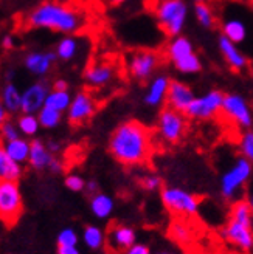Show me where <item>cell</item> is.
I'll list each match as a JSON object with an SVG mask.
<instances>
[{
    "label": "cell",
    "instance_id": "obj_1",
    "mask_svg": "<svg viewBox=\"0 0 253 254\" xmlns=\"http://www.w3.org/2000/svg\"><path fill=\"white\" fill-rule=\"evenodd\" d=\"M107 150L123 166H140L153 154V135L140 121L128 120L110 133Z\"/></svg>",
    "mask_w": 253,
    "mask_h": 254
},
{
    "label": "cell",
    "instance_id": "obj_2",
    "mask_svg": "<svg viewBox=\"0 0 253 254\" xmlns=\"http://www.w3.org/2000/svg\"><path fill=\"white\" fill-rule=\"evenodd\" d=\"M23 23L27 28L50 30L70 36L83 30L84 19L78 9L67 3L45 0L28 12Z\"/></svg>",
    "mask_w": 253,
    "mask_h": 254
},
{
    "label": "cell",
    "instance_id": "obj_3",
    "mask_svg": "<svg viewBox=\"0 0 253 254\" xmlns=\"http://www.w3.org/2000/svg\"><path fill=\"white\" fill-rule=\"evenodd\" d=\"M221 237L238 250H253V214L247 200L238 198L232 203L230 219L222 226Z\"/></svg>",
    "mask_w": 253,
    "mask_h": 254
},
{
    "label": "cell",
    "instance_id": "obj_4",
    "mask_svg": "<svg viewBox=\"0 0 253 254\" xmlns=\"http://www.w3.org/2000/svg\"><path fill=\"white\" fill-rule=\"evenodd\" d=\"M253 175V164L244 157H238L229 168H227L219 180V192L225 201H235L241 190L247 186Z\"/></svg>",
    "mask_w": 253,
    "mask_h": 254
},
{
    "label": "cell",
    "instance_id": "obj_5",
    "mask_svg": "<svg viewBox=\"0 0 253 254\" xmlns=\"http://www.w3.org/2000/svg\"><path fill=\"white\" fill-rule=\"evenodd\" d=\"M154 14L159 27L167 36H180L188 19V5L185 0H159Z\"/></svg>",
    "mask_w": 253,
    "mask_h": 254
},
{
    "label": "cell",
    "instance_id": "obj_6",
    "mask_svg": "<svg viewBox=\"0 0 253 254\" xmlns=\"http://www.w3.org/2000/svg\"><path fill=\"white\" fill-rule=\"evenodd\" d=\"M167 55L174 68L183 74H194L202 70V62L194 52V45L182 34L168 42Z\"/></svg>",
    "mask_w": 253,
    "mask_h": 254
},
{
    "label": "cell",
    "instance_id": "obj_7",
    "mask_svg": "<svg viewBox=\"0 0 253 254\" xmlns=\"http://www.w3.org/2000/svg\"><path fill=\"white\" fill-rule=\"evenodd\" d=\"M160 200L169 212L179 217H193L200 208L199 197L180 186H163L160 189Z\"/></svg>",
    "mask_w": 253,
    "mask_h": 254
},
{
    "label": "cell",
    "instance_id": "obj_8",
    "mask_svg": "<svg viewBox=\"0 0 253 254\" xmlns=\"http://www.w3.org/2000/svg\"><path fill=\"white\" fill-rule=\"evenodd\" d=\"M23 197L19 182L0 180V222L5 226H14L23 214Z\"/></svg>",
    "mask_w": 253,
    "mask_h": 254
},
{
    "label": "cell",
    "instance_id": "obj_9",
    "mask_svg": "<svg viewBox=\"0 0 253 254\" xmlns=\"http://www.w3.org/2000/svg\"><path fill=\"white\" fill-rule=\"evenodd\" d=\"M186 117L185 113L177 112L171 107L162 109L157 118L156 132L159 138L167 144H177L180 143L186 133Z\"/></svg>",
    "mask_w": 253,
    "mask_h": 254
},
{
    "label": "cell",
    "instance_id": "obj_10",
    "mask_svg": "<svg viewBox=\"0 0 253 254\" xmlns=\"http://www.w3.org/2000/svg\"><path fill=\"white\" fill-rule=\"evenodd\" d=\"M224 95L225 93H222L221 90H210L205 95L196 96L186 109L185 117L197 121H207L214 118L222 110Z\"/></svg>",
    "mask_w": 253,
    "mask_h": 254
},
{
    "label": "cell",
    "instance_id": "obj_11",
    "mask_svg": "<svg viewBox=\"0 0 253 254\" xmlns=\"http://www.w3.org/2000/svg\"><path fill=\"white\" fill-rule=\"evenodd\" d=\"M160 65V55L153 50H137L128 59V71L138 82H145L154 76Z\"/></svg>",
    "mask_w": 253,
    "mask_h": 254
},
{
    "label": "cell",
    "instance_id": "obj_12",
    "mask_svg": "<svg viewBox=\"0 0 253 254\" xmlns=\"http://www.w3.org/2000/svg\"><path fill=\"white\" fill-rule=\"evenodd\" d=\"M224 117L230 120L241 129H250L253 126V112L247 103V99L238 93H225L222 110Z\"/></svg>",
    "mask_w": 253,
    "mask_h": 254
},
{
    "label": "cell",
    "instance_id": "obj_13",
    "mask_svg": "<svg viewBox=\"0 0 253 254\" xmlns=\"http://www.w3.org/2000/svg\"><path fill=\"white\" fill-rule=\"evenodd\" d=\"M96 99L88 90H80L72 98V104L66 112L72 126H81L90 120L96 112Z\"/></svg>",
    "mask_w": 253,
    "mask_h": 254
},
{
    "label": "cell",
    "instance_id": "obj_14",
    "mask_svg": "<svg viewBox=\"0 0 253 254\" xmlns=\"http://www.w3.org/2000/svg\"><path fill=\"white\" fill-rule=\"evenodd\" d=\"M134 244H137V231L131 225L126 223H113L109 226L106 233V248L113 253L128 251Z\"/></svg>",
    "mask_w": 253,
    "mask_h": 254
},
{
    "label": "cell",
    "instance_id": "obj_15",
    "mask_svg": "<svg viewBox=\"0 0 253 254\" xmlns=\"http://www.w3.org/2000/svg\"><path fill=\"white\" fill-rule=\"evenodd\" d=\"M50 92H52V85L45 79H39L30 84L22 92V112L20 113L37 115V112L45 106V99Z\"/></svg>",
    "mask_w": 253,
    "mask_h": 254
},
{
    "label": "cell",
    "instance_id": "obj_16",
    "mask_svg": "<svg viewBox=\"0 0 253 254\" xmlns=\"http://www.w3.org/2000/svg\"><path fill=\"white\" fill-rule=\"evenodd\" d=\"M115 74L117 70L113 67V64L107 61H95L85 67L83 78L90 88H103L113 81Z\"/></svg>",
    "mask_w": 253,
    "mask_h": 254
},
{
    "label": "cell",
    "instance_id": "obj_17",
    "mask_svg": "<svg viewBox=\"0 0 253 254\" xmlns=\"http://www.w3.org/2000/svg\"><path fill=\"white\" fill-rule=\"evenodd\" d=\"M58 61L55 52H30L23 58V67L33 76L44 79Z\"/></svg>",
    "mask_w": 253,
    "mask_h": 254
},
{
    "label": "cell",
    "instance_id": "obj_18",
    "mask_svg": "<svg viewBox=\"0 0 253 254\" xmlns=\"http://www.w3.org/2000/svg\"><path fill=\"white\" fill-rule=\"evenodd\" d=\"M196 98L193 88L189 87L188 84L182 82V81H175L171 79L169 88H168V95H167V106L185 113L186 109L189 107V104L193 103V99Z\"/></svg>",
    "mask_w": 253,
    "mask_h": 254
},
{
    "label": "cell",
    "instance_id": "obj_19",
    "mask_svg": "<svg viewBox=\"0 0 253 254\" xmlns=\"http://www.w3.org/2000/svg\"><path fill=\"white\" fill-rule=\"evenodd\" d=\"M218 48H219L222 58L225 59L227 65H229L233 71H243L249 65L247 56L241 52V50H239V47L236 44L229 41L225 36L219 37Z\"/></svg>",
    "mask_w": 253,
    "mask_h": 254
},
{
    "label": "cell",
    "instance_id": "obj_20",
    "mask_svg": "<svg viewBox=\"0 0 253 254\" xmlns=\"http://www.w3.org/2000/svg\"><path fill=\"white\" fill-rule=\"evenodd\" d=\"M171 79L167 74H157L151 79L146 93L143 96V101L148 107H159L167 101L168 88H169Z\"/></svg>",
    "mask_w": 253,
    "mask_h": 254
},
{
    "label": "cell",
    "instance_id": "obj_21",
    "mask_svg": "<svg viewBox=\"0 0 253 254\" xmlns=\"http://www.w3.org/2000/svg\"><path fill=\"white\" fill-rule=\"evenodd\" d=\"M55 158V155L48 150L47 144L39 138L31 139V149H30V158H28V164L30 168L42 172V171H48V166L52 160Z\"/></svg>",
    "mask_w": 253,
    "mask_h": 254
},
{
    "label": "cell",
    "instance_id": "obj_22",
    "mask_svg": "<svg viewBox=\"0 0 253 254\" xmlns=\"http://www.w3.org/2000/svg\"><path fill=\"white\" fill-rule=\"evenodd\" d=\"M0 103L5 107L6 113L11 115H20L22 112V92L14 82H5L0 88Z\"/></svg>",
    "mask_w": 253,
    "mask_h": 254
},
{
    "label": "cell",
    "instance_id": "obj_23",
    "mask_svg": "<svg viewBox=\"0 0 253 254\" xmlns=\"http://www.w3.org/2000/svg\"><path fill=\"white\" fill-rule=\"evenodd\" d=\"M247 25L243 19L239 17H227L222 22V36L232 41L233 44L239 45L247 39Z\"/></svg>",
    "mask_w": 253,
    "mask_h": 254
},
{
    "label": "cell",
    "instance_id": "obj_24",
    "mask_svg": "<svg viewBox=\"0 0 253 254\" xmlns=\"http://www.w3.org/2000/svg\"><path fill=\"white\" fill-rule=\"evenodd\" d=\"M88 208H90V212L95 215L98 220H106L113 214V209H115V201L109 194L99 192L90 197V201H88Z\"/></svg>",
    "mask_w": 253,
    "mask_h": 254
},
{
    "label": "cell",
    "instance_id": "obj_25",
    "mask_svg": "<svg viewBox=\"0 0 253 254\" xmlns=\"http://www.w3.org/2000/svg\"><path fill=\"white\" fill-rule=\"evenodd\" d=\"M23 175L22 164L12 161L11 157L6 154L3 141L0 139V180H12L19 182Z\"/></svg>",
    "mask_w": 253,
    "mask_h": 254
},
{
    "label": "cell",
    "instance_id": "obj_26",
    "mask_svg": "<svg viewBox=\"0 0 253 254\" xmlns=\"http://www.w3.org/2000/svg\"><path fill=\"white\" fill-rule=\"evenodd\" d=\"M3 146H5L6 154L11 157L12 161L22 164V166L25 163H28L30 149H31V139L25 138V136H19L16 139H12V141L3 143Z\"/></svg>",
    "mask_w": 253,
    "mask_h": 254
},
{
    "label": "cell",
    "instance_id": "obj_27",
    "mask_svg": "<svg viewBox=\"0 0 253 254\" xmlns=\"http://www.w3.org/2000/svg\"><path fill=\"white\" fill-rule=\"evenodd\" d=\"M81 239H83V244L92 251L103 250L106 247V233L103 228L98 225L84 226Z\"/></svg>",
    "mask_w": 253,
    "mask_h": 254
},
{
    "label": "cell",
    "instance_id": "obj_28",
    "mask_svg": "<svg viewBox=\"0 0 253 254\" xmlns=\"http://www.w3.org/2000/svg\"><path fill=\"white\" fill-rule=\"evenodd\" d=\"M78 52H80V41L75 37V34L62 37V39L58 42L56 48H55L56 58L59 61H64V62H69V61L75 59L78 55Z\"/></svg>",
    "mask_w": 253,
    "mask_h": 254
},
{
    "label": "cell",
    "instance_id": "obj_29",
    "mask_svg": "<svg viewBox=\"0 0 253 254\" xmlns=\"http://www.w3.org/2000/svg\"><path fill=\"white\" fill-rule=\"evenodd\" d=\"M16 124H17V129H19L20 135L25 138L36 136L41 129L37 115H31V113H20L16 120Z\"/></svg>",
    "mask_w": 253,
    "mask_h": 254
},
{
    "label": "cell",
    "instance_id": "obj_30",
    "mask_svg": "<svg viewBox=\"0 0 253 254\" xmlns=\"http://www.w3.org/2000/svg\"><path fill=\"white\" fill-rule=\"evenodd\" d=\"M169 236L180 245H189L193 242V228L183 220H174L169 226Z\"/></svg>",
    "mask_w": 253,
    "mask_h": 254
},
{
    "label": "cell",
    "instance_id": "obj_31",
    "mask_svg": "<svg viewBox=\"0 0 253 254\" xmlns=\"http://www.w3.org/2000/svg\"><path fill=\"white\" fill-rule=\"evenodd\" d=\"M72 95L69 90L66 92H58V90H52L48 93L47 99H45V107H50L53 110H58L61 113H66L72 104Z\"/></svg>",
    "mask_w": 253,
    "mask_h": 254
},
{
    "label": "cell",
    "instance_id": "obj_32",
    "mask_svg": "<svg viewBox=\"0 0 253 254\" xmlns=\"http://www.w3.org/2000/svg\"><path fill=\"white\" fill-rule=\"evenodd\" d=\"M62 115H64V113L44 106L39 112H37V120H39V124L42 129L52 130V129H56V127L61 124Z\"/></svg>",
    "mask_w": 253,
    "mask_h": 254
},
{
    "label": "cell",
    "instance_id": "obj_33",
    "mask_svg": "<svg viewBox=\"0 0 253 254\" xmlns=\"http://www.w3.org/2000/svg\"><path fill=\"white\" fill-rule=\"evenodd\" d=\"M194 16L197 22L200 23V27H204L207 30H211L214 27V23H216V17H214V12L208 3H196Z\"/></svg>",
    "mask_w": 253,
    "mask_h": 254
},
{
    "label": "cell",
    "instance_id": "obj_34",
    "mask_svg": "<svg viewBox=\"0 0 253 254\" xmlns=\"http://www.w3.org/2000/svg\"><path fill=\"white\" fill-rule=\"evenodd\" d=\"M238 147H239V154H241V157H244L246 160H249L253 164V130L252 129L244 130L243 135L239 136Z\"/></svg>",
    "mask_w": 253,
    "mask_h": 254
},
{
    "label": "cell",
    "instance_id": "obj_35",
    "mask_svg": "<svg viewBox=\"0 0 253 254\" xmlns=\"http://www.w3.org/2000/svg\"><path fill=\"white\" fill-rule=\"evenodd\" d=\"M78 244H80V236L77 230H73L70 226L62 228L56 236L58 247H78Z\"/></svg>",
    "mask_w": 253,
    "mask_h": 254
},
{
    "label": "cell",
    "instance_id": "obj_36",
    "mask_svg": "<svg viewBox=\"0 0 253 254\" xmlns=\"http://www.w3.org/2000/svg\"><path fill=\"white\" fill-rule=\"evenodd\" d=\"M19 136H22V135L17 129V124L8 118L2 124V127H0V139H2L3 143H8V141H12V139L19 138Z\"/></svg>",
    "mask_w": 253,
    "mask_h": 254
},
{
    "label": "cell",
    "instance_id": "obj_37",
    "mask_svg": "<svg viewBox=\"0 0 253 254\" xmlns=\"http://www.w3.org/2000/svg\"><path fill=\"white\" fill-rule=\"evenodd\" d=\"M85 180L84 177L80 175V174H69L66 175L64 179V185L69 190H72V192H83V190L85 189Z\"/></svg>",
    "mask_w": 253,
    "mask_h": 254
},
{
    "label": "cell",
    "instance_id": "obj_38",
    "mask_svg": "<svg viewBox=\"0 0 253 254\" xmlns=\"http://www.w3.org/2000/svg\"><path fill=\"white\" fill-rule=\"evenodd\" d=\"M140 186L148 192H154L162 189V177L157 174H145L140 179Z\"/></svg>",
    "mask_w": 253,
    "mask_h": 254
},
{
    "label": "cell",
    "instance_id": "obj_39",
    "mask_svg": "<svg viewBox=\"0 0 253 254\" xmlns=\"http://www.w3.org/2000/svg\"><path fill=\"white\" fill-rule=\"evenodd\" d=\"M123 254H153V251H151V248L145 244H134L128 251H124Z\"/></svg>",
    "mask_w": 253,
    "mask_h": 254
},
{
    "label": "cell",
    "instance_id": "obj_40",
    "mask_svg": "<svg viewBox=\"0 0 253 254\" xmlns=\"http://www.w3.org/2000/svg\"><path fill=\"white\" fill-rule=\"evenodd\" d=\"M66 166H64V161H61L58 157H55L52 160V163H50V166H48V171L52 172L53 175H61L62 172H64Z\"/></svg>",
    "mask_w": 253,
    "mask_h": 254
},
{
    "label": "cell",
    "instance_id": "obj_41",
    "mask_svg": "<svg viewBox=\"0 0 253 254\" xmlns=\"http://www.w3.org/2000/svg\"><path fill=\"white\" fill-rule=\"evenodd\" d=\"M0 45H2L3 50H6V52H9V50L14 48L16 42H14V37H12L11 34H5L2 37V41H0Z\"/></svg>",
    "mask_w": 253,
    "mask_h": 254
},
{
    "label": "cell",
    "instance_id": "obj_42",
    "mask_svg": "<svg viewBox=\"0 0 253 254\" xmlns=\"http://www.w3.org/2000/svg\"><path fill=\"white\" fill-rule=\"evenodd\" d=\"M85 192L88 194V195H95V194H98L99 192V185H98V182L96 180H87V183H85Z\"/></svg>",
    "mask_w": 253,
    "mask_h": 254
},
{
    "label": "cell",
    "instance_id": "obj_43",
    "mask_svg": "<svg viewBox=\"0 0 253 254\" xmlns=\"http://www.w3.org/2000/svg\"><path fill=\"white\" fill-rule=\"evenodd\" d=\"M52 90H58V92H66L69 90V82L66 79H62V78H58L53 81L52 84Z\"/></svg>",
    "mask_w": 253,
    "mask_h": 254
},
{
    "label": "cell",
    "instance_id": "obj_44",
    "mask_svg": "<svg viewBox=\"0 0 253 254\" xmlns=\"http://www.w3.org/2000/svg\"><path fill=\"white\" fill-rule=\"evenodd\" d=\"M45 144H47L48 150L52 152V154H53L55 157H58V155L61 154L62 146H61V143H59V141H56V139H50V141H48V143H45Z\"/></svg>",
    "mask_w": 253,
    "mask_h": 254
},
{
    "label": "cell",
    "instance_id": "obj_45",
    "mask_svg": "<svg viewBox=\"0 0 253 254\" xmlns=\"http://www.w3.org/2000/svg\"><path fill=\"white\" fill-rule=\"evenodd\" d=\"M56 254H81L78 247H58Z\"/></svg>",
    "mask_w": 253,
    "mask_h": 254
},
{
    "label": "cell",
    "instance_id": "obj_46",
    "mask_svg": "<svg viewBox=\"0 0 253 254\" xmlns=\"http://www.w3.org/2000/svg\"><path fill=\"white\" fill-rule=\"evenodd\" d=\"M16 78V70L14 68H9L5 71V82H14Z\"/></svg>",
    "mask_w": 253,
    "mask_h": 254
},
{
    "label": "cell",
    "instance_id": "obj_47",
    "mask_svg": "<svg viewBox=\"0 0 253 254\" xmlns=\"http://www.w3.org/2000/svg\"><path fill=\"white\" fill-rule=\"evenodd\" d=\"M8 118H9V115L6 113L5 107L2 106V103H0V127H2V124H3Z\"/></svg>",
    "mask_w": 253,
    "mask_h": 254
},
{
    "label": "cell",
    "instance_id": "obj_48",
    "mask_svg": "<svg viewBox=\"0 0 253 254\" xmlns=\"http://www.w3.org/2000/svg\"><path fill=\"white\" fill-rule=\"evenodd\" d=\"M247 203H249V206H250V209H252V214H253V185L250 186V189H249V192H247Z\"/></svg>",
    "mask_w": 253,
    "mask_h": 254
},
{
    "label": "cell",
    "instance_id": "obj_49",
    "mask_svg": "<svg viewBox=\"0 0 253 254\" xmlns=\"http://www.w3.org/2000/svg\"><path fill=\"white\" fill-rule=\"evenodd\" d=\"M156 254H177V253L171 251V250H162V251H157Z\"/></svg>",
    "mask_w": 253,
    "mask_h": 254
},
{
    "label": "cell",
    "instance_id": "obj_50",
    "mask_svg": "<svg viewBox=\"0 0 253 254\" xmlns=\"http://www.w3.org/2000/svg\"><path fill=\"white\" fill-rule=\"evenodd\" d=\"M109 2H110L112 5H121V3L126 2V0H109Z\"/></svg>",
    "mask_w": 253,
    "mask_h": 254
},
{
    "label": "cell",
    "instance_id": "obj_51",
    "mask_svg": "<svg viewBox=\"0 0 253 254\" xmlns=\"http://www.w3.org/2000/svg\"><path fill=\"white\" fill-rule=\"evenodd\" d=\"M194 3H207V0H193Z\"/></svg>",
    "mask_w": 253,
    "mask_h": 254
},
{
    "label": "cell",
    "instance_id": "obj_52",
    "mask_svg": "<svg viewBox=\"0 0 253 254\" xmlns=\"http://www.w3.org/2000/svg\"><path fill=\"white\" fill-rule=\"evenodd\" d=\"M250 6L253 8V0H250Z\"/></svg>",
    "mask_w": 253,
    "mask_h": 254
},
{
    "label": "cell",
    "instance_id": "obj_53",
    "mask_svg": "<svg viewBox=\"0 0 253 254\" xmlns=\"http://www.w3.org/2000/svg\"><path fill=\"white\" fill-rule=\"evenodd\" d=\"M252 71H253V67H252Z\"/></svg>",
    "mask_w": 253,
    "mask_h": 254
}]
</instances>
